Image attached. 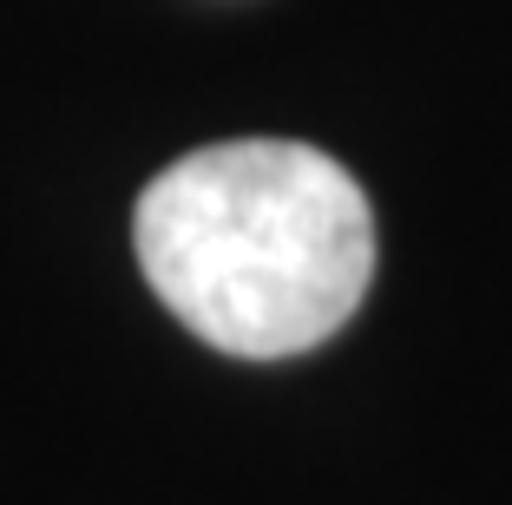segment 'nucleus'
<instances>
[{
    "label": "nucleus",
    "instance_id": "nucleus-1",
    "mask_svg": "<svg viewBox=\"0 0 512 505\" xmlns=\"http://www.w3.org/2000/svg\"><path fill=\"white\" fill-rule=\"evenodd\" d=\"M145 283L197 342L276 361L329 342L375 276L362 184L296 138H224L145 184L132 210Z\"/></svg>",
    "mask_w": 512,
    "mask_h": 505
}]
</instances>
